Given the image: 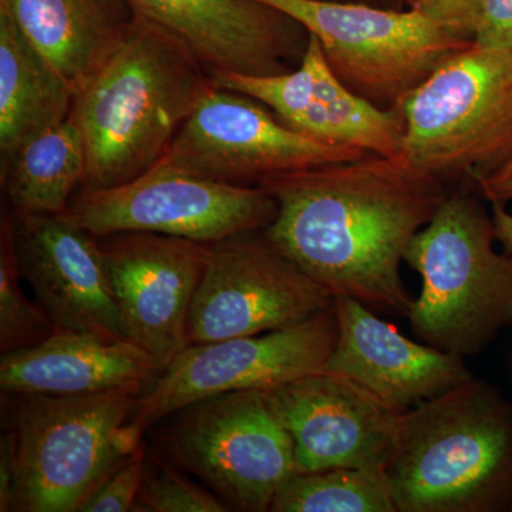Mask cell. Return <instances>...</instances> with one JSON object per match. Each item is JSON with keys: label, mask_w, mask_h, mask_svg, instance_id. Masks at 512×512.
Segmentation results:
<instances>
[{"label": "cell", "mask_w": 512, "mask_h": 512, "mask_svg": "<svg viewBox=\"0 0 512 512\" xmlns=\"http://www.w3.org/2000/svg\"><path fill=\"white\" fill-rule=\"evenodd\" d=\"M138 512H225L218 495L168 464L146 470L134 510Z\"/></svg>", "instance_id": "cell-25"}, {"label": "cell", "mask_w": 512, "mask_h": 512, "mask_svg": "<svg viewBox=\"0 0 512 512\" xmlns=\"http://www.w3.org/2000/svg\"><path fill=\"white\" fill-rule=\"evenodd\" d=\"M491 215H493L497 241L503 245L505 254L512 256V214L507 211L505 204L495 202Z\"/></svg>", "instance_id": "cell-31"}, {"label": "cell", "mask_w": 512, "mask_h": 512, "mask_svg": "<svg viewBox=\"0 0 512 512\" xmlns=\"http://www.w3.org/2000/svg\"><path fill=\"white\" fill-rule=\"evenodd\" d=\"M18 256L13 242L12 214L2 218L0 244V350L32 348L55 333L56 326L39 303L26 298L20 286Z\"/></svg>", "instance_id": "cell-24"}, {"label": "cell", "mask_w": 512, "mask_h": 512, "mask_svg": "<svg viewBox=\"0 0 512 512\" xmlns=\"http://www.w3.org/2000/svg\"><path fill=\"white\" fill-rule=\"evenodd\" d=\"M276 202L264 235L333 296L409 316L400 265L447 198L444 181L396 157L367 153L265 178Z\"/></svg>", "instance_id": "cell-1"}, {"label": "cell", "mask_w": 512, "mask_h": 512, "mask_svg": "<svg viewBox=\"0 0 512 512\" xmlns=\"http://www.w3.org/2000/svg\"><path fill=\"white\" fill-rule=\"evenodd\" d=\"M175 416L160 439L175 466L234 510L271 511L296 464L291 436L262 390L208 397Z\"/></svg>", "instance_id": "cell-8"}, {"label": "cell", "mask_w": 512, "mask_h": 512, "mask_svg": "<svg viewBox=\"0 0 512 512\" xmlns=\"http://www.w3.org/2000/svg\"><path fill=\"white\" fill-rule=\"evenodd\" d=\"M262 106L245 94L212 87L156 165L245 185L367 154L362 148L305 136Z\"/></svg>", "instance_id": "cell-12"}, {"label": "cell", "mask_w": 512, "mask_h": 512, "mask_svg": "<svg viewBox=\"0 0 512 512\" xmlns=\"http://www.w3.org/2000/svg\"><path fill=\"white\" fill-rule=\"evenodd\" d=\"M394 109L414 167L441 181L491 174L512 157V52L473 43Z\"/></svg>", "instance_id": "cell-6"}, {"label": "cell", "mask_w": 512, "mask_h": 512, "mask_svg": "<svg viewBox=\"0 0 512 512\" xmlns=\"http://www.w3.org/2000/svg\"><path fill=\"white\" fill-rule=\"evenodd\" d=\"M146 447L141 443L123 461L99 490L83 505L80 512H126L136 505L146 476Z\"/></svg>", "instance_id": "cell-26"}, {"label": "cell", "mask_w": 512, "mask_h": 512, "mask_svg": "<svg viewBox=\"0 0 512 512\" xmlns=\"http://www.w3.org/2000/svg\"><path fill=\"white\" fill-rule=\"evenodd\" d=\"M86 173L82 131L72 116L2 160V185L18 214H63Z\"/></svg>", "instance_id": "cell-22"}, {"label": "cell", "mask_w": 512, "mask_h": 512, "mask_svg": "<svg viewBox=\"0 0 512 512\" xmlns=\"http://www.w3.org/2000/svg\"><path fill=\"white\" fill-rule=\"evenodd\" d=\"M272 512H397L386 473L336 467L296 473L276 494Z\"/></svg>", "instance_id": "cell-23"}, {"label": "cell", "mask_w": 512, "mask_h": 512, "mask_svg": "<svg viewBox=\"0 0 512 512\" xmlns=\"http://www.w3.org/2000/svg\"><path fill=\"white\" fill-rule=\"evenodd\" d=\"M0 10L76 94L136 19L116 15L109 0H0Z\"/></svg>", "instance_id": "cell-20"}, {"label": "cell", "mask_w": 512, "mask_h": 512, "mask_svg": "<svg viewBox=\"0 0 512 512\" xmlns=\"http://www.w3.org/2000/svg\"><path fill=\"white\" fill-rule=\"evenodd\" d=\"M76 92L0 10V151L2 160L26 141L69 119Z\"/></svg>", "instance_id": "cell-21"}, {"label": "cell", "mask_w": 512, "mask_h": 512, "mask_svg": "<svg viewBox=\"0 0 512 512\" xmlns=\"http://www.w3.org/2000/svg\"><path fill=\"white\" fill-rule=\"evenodd\" d=\"M256 232L210 244L192 303L190 345L291 328L333 308L322 285Z\"/></svg>", "instance_id": "cell-11"}, {"label": "cell", "mask_w": 512, "mask_h": 512, "mask_svg": "<svg viewBox=\"0 0 512 512\" xmlns=\"http://www.w3.org/2000/svg\"><path fill=\"white\" fill-rule=\"evenodd\" d=\"M264 393L291 436L296 473L336 467L386 473L409 412L329 370Z\"/></svg>", "instance_id": "cell-13"}, {"label": "cell", "mask_w": 512, "mask_h": 512, "mask_svg": "<svg viewBox=\"0 0 512 512\" xmlns=\"http://www.w3.org/2000/svg\"><path fill=\"white\" fill-rule=\"evenodd\" d=\"M338 338L325 369L403 410L470 380L464 357L406 338L356 299L335 298Z\"/></svg>", "instance_id": "cell-17"}, {"label": "cell", "mask_w": 512, "mask_h": 512, "mask_svg": "<svg viewBox=\"0 0 512 512\" xmlns=\"http://www.w3.org/2000/svg\"><path fill=\"white\" fill-rule=\"evenodd\" d=\"M473 42L512 52V0H478Z\"/></svg>", "instance_id": "cell-27"}, {"label": "cell", "mask_w": 512, "mask_h": 512, "mask_svg": "<svg viewBox=\"0 0 512 512\" xmlns=\"http://www.w3.org/2000/svg\"><path fill=\"white\" fill-rule=\"evenodd\" d=\"M478 194L491 204L512 201V157L493 173L476 180Z\"/></svg>", "instance_id": "cell-29"}, {"label": "cell", "mask_w": 512, "mask_h": 512, "mask_svg": "<svg viewBox=\"0 0 512 512\" xmlns=\"http://www.w3.org/2000/svg\"><path fill=\"white\" fill-rule=\"evenodd\" d=\"M13 478H15V451L10 431L3 434L0 441V511H10L12 507Z\"/></svg>", "instance_id": "cell-30"}, {"label": "cell", "mask_w": 512, "mask_h": 512, "mask_svg": "<svg viewBox=\"0 0 512 512\" xmlns=\"http://www.w3.org/2000/svg\"><path fill=\"white\" fill-rule=\"evenodd\" d=\"M386 474L397 512L512 511V400L471 377L410 409Z\"/></svg>", "instance_id": "cell-3"}, {"label": "cell", "mask_w": 512, "mask_h": 512, "mask_svg": "<svg viewBox=\"0 0 512 512\" xmlns=\"http://www.w3.org/2000/svg\"><path fill=\"white\" fill-rule=\"evenodd\" d=\"M100 238L127 338L164 369L190 345L192 303L210 244L154 232Z\"/></svg>", "instance_id": "cell-14"}, {"label": "cell", "mask_w": 512, "mask_h": 512, "mask_svg": "<svg viewBox=\"0 0 512 512\" xmlns=\"http://www.w3.org/2000/svg\"><path fill=\"white\" fill-rule=\"evenodd\" d=\"M493 215L470 195H447L410 244L406 262L423 279L409 318L433 348L476 355L512 326V256L495 251Z\"/></svg>", "instance_id": "cell-4"}, {"label": "cell", "mask_w": 512, "mask_h": 512, "mask_svg": "<svg viewBox=\"0 0 512 512\" xmlns=\"http://www.w3.org/2000/svg\"><path fill=\"white\" fill-rule=\"evenodd\" d=\"M20 274L56 329L128 339L100 242L66 215L12 214Z\"/></svg>", "instance_id": "cell-16"}, {"label": "cell", "mask_w": 512, "mask_h": 512, "mask_svg": "<svg viewBox=\"0 0 512 512\" xmlns=\"http://www.w3.org/2000/svg\"><path fill=\"white\" fill-rule=\"evenodd\" d=\"M215 74L284 73L292 52L284 13L255 0H128Z\"/></svg>", "instance_id": "cell-18"}, {"label": "cell", "mask_w": 512, "mask_h": 512, "mask_svg": "<svg viewBox=\"0 0 512 512\" xmlns=\"http://www.w3.org/2000/svg\"><path fill=\"white\" fill-rule=\"evenodd\" d=\"M478 0H412V10L461 39L473 40Z\"/></svg>", "instance_id": "cell-28"}, {"label": "cell", "mask_w": 512, "mask_h": 512, "mask_svg": "<svg viewBox=\"0 0 512 512\" xmlns=\"http://www.w3.org/2000/svg\"><path fill=\"white\" fill-rule=\"evenodd\" d=\"M64 215L94 237L154 232L214 244L264 231L276 202L259 184L222 183L154 165L119 187L80 191Z\"/></svg>", "instance_id": "cell-9"}, {"label": "cell", "mask_w": 512, "mask_h": 512, "mask_svg": "<svg viewBox=\"0 0 512 512\" xmlns=\"http://www.w3.org/2000/svg\"><path fill=\"white\" fill-rule=\"evenodd\" d=\"M214 86L180 40L136 13L120 45L74 99L70 116L87 157L80 191L109 190L147 173Z\"/></svg>", "instance_id": "cell-2"}, {"label": "cell", "mask_w": 512, "mask_h": 512, "mask_svg": "<svg viewBox=\"0 0 512 512\" xmlns=\"http://www.w3.org/2000/svg\"><path fill=\"white\" fill-rule=\"evenodd\" d=\"M161 370L160 363L130 339L56 329L39 345L2 355L0 389L9 396H84L127 387L147 389Z\"/></svg>", "instance_id": "cell-19"}, {"label": "cell", "mask_w": 512, "mask_h": 512, "mask_svg": "<svg viewBox=\"0 0 512 512\" xmlns=\"http://www.w3.org/2000/svg\"><path fill=\"white\" fill-rule=\"evenodd\" d=\"M315 36L346 86L375 106L393 104L473 45L420 13L390 12L322 0H255Z\"/></svg>", "instance_id": "cell-7"}, {"label": "cell", "mask_w": 512, "mask_h": 512, "mask_svg": "<svg viewBox=\"0 0 512 512\" xmlns=\"http://www.w3.org/2000/svg\"><path fill=\"white\" fill-rule=\"evenodd\" d=\"M338 338L335 303L328 311L261 335L190 345L138 397L141 433L191 404L239 390H272L325 369Z\"/></svg>", "instance_id": "cell-10"}, {"label": "cell", "mask_w": 512, "mask_h": 512, "mask_svg": "<svg viewBox=\"0 0 512 512\" xmlns=\"http://www.w3.org/2000/svg\"><path fill=\"white\" fill-rule=\"evenodd\" d=\"M144 387L84 396L16 394L12 507L80 512L107 477L143 443L134 407Z\"/></svg>", "instance_id": "cell-5"}, {"label": "cell", "mask_w": 512, "mask_h": 512, "mask_svg": "<svg viewBox=\"0 0 512 512\" xmlns=\"http://www.w3.org/2000/svg\"><path fill=\"white\" fill-rule=\"evenodd\" d=\"M212 80L215 86L264 104L286 126L305 136L379 156L402 154L404 123L399 110H382L353 93L333 72L319 40L311 33L301 64L292 72L215 74Z\"/></svg>", "instance_id": "cell-15"}]
</instances>
